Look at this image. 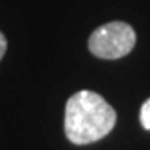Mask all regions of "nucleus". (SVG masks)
Masks as SVG:
<instances>
[{"label":"nucleus","mask_w":150,"mask_h":150,"mask_svg":"<svg viewBox=\"0 0 150 150\" xmlns=\"http://www.w3.org/2000/svg\"><path fill=\"white\" fill-rule=\"evenodd\" d=\"M116 110L103 96L94 91L72 94L65 105L63 128L72 145H91L112 132Z\"/></svg>","instance_id":"f257e3e1"},{"label":"nucleus","mask_w":150,"mask_h":150,"mask_svg":"<svg viewBox=\"0 0 150 150\" xmlns=\"http://www.w3.org/2000/svg\"><path fill=\"white\" fill-rule=\"evenodd\" d=\"M139 121H141L143 128L150 130V98L141 105V112H139Z\"/></svg>","instance_id":"7ed1b4c3"},{"label":"nucleus","mask_w":150,"mask_h":150,"mask_svg":"<svg viewBox=\"0 0 150 150\" xmlns=\"http://www.w3.org/2000/svg\"><path fill=\"white\" fill-rule=\"evenodd\" d=\"M6 51H7V40H6L4 33H2V31H0V60L4 58V54H6Z\"/></svg>","instance_id":"20e7f679"},{"label":"nucleus","mask_w":150,"mask_h":150,"mask_svg":"<svg viewBox=\"0 0 150 150\" xmlns=\"http://www.w3.org/2000/svg\"><path fill=\"white\" fill-rule=\"evenodd\" d=\"M136 31L127 22H109L92 31L89 51L101 60H120L136 45Z\"/></svg>","instance_id":"f03ea898"}]
</instances>
